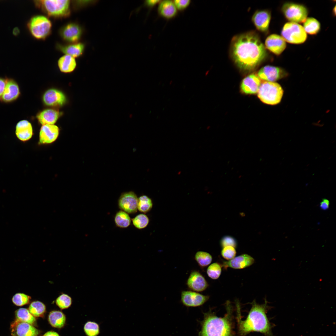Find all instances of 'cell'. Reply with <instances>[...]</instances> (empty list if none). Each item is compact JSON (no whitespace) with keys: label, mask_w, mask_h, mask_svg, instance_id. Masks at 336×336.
I'll return each instance as SVG.
<instances>
[{"label":"cell","mask_w":336,"mask_h":336,"mask_svg":"<svg viewBox=\"0 0 336 336\" xmlns=\"http://www.w3.org/2000/svg\"><path fill=\"white\" fill-rule=\"evenodd\" d=\"M231 57L240 68L253 69L266 57V48L255 32L250 31L235 36L230 48Z\"/></svg>","instance_id":"cell-1"},{"label":"cell","mask_w":336,"mask_h":336,"mask_svg":"<svg viewBox=\"0 0 336 336\" xmlns=\"http://www.w3.org/2000/svg\"><path fill=\"white\" fill-rule=\"evenodd\" d=\"M236 319L239 334L245 336L252 332H258L266 336H273L272 326L267 316L269 307L265 299L264 303L258 304L254 300L251 303V307L244 320L241 318L240 306L238 301H236Z\"/></svg>","instance_id":"cell-2"},{"label":"cell","mask_w":336,"mask_h":336,"mask_svg":"<svg viewBox=\"0 0 336 336\" xmlns=\"http://www.w3.org/2000/svg\"><path fill=\"white\" fill-rule=\"evenodd\" d=\"M226 313L218 317L211 310L204 313L198 336H236L233 330V307L230 301L225 303Z\"/></svg>","instance_id":"cell-3"},{"label":"cell","mask_w":336,"mask_h":336,"mask_svg":"<svg viewBox=\"0 0 336 336\" xmlns=\"http://www.w3.org/2000/svg\"><path fill=\"white\" fill-rule=\"evenodd\" d=\"M34 2L36 7L49 17L62 18L70 15V0H38Z\"/></svg>","instance_id":"cell-4"},{"label":"cell","mask_w":336,"mask_h":336,"mask_svg":"<svg viewBox=\"0 0 336 336\" xmlns=\"http://www.w3.org/2000/svg\"><path fill=\"white\" fill-rule=\"evenodd\" d=\"M27 28L35 39L43 40L46 39L52 30V23L46 16L37 15L31 17L27 23Z\"/></svg>","instance_id":"cell-5"},{"label":"cell","mask_w":336,"mask_h":336,"mask_svg":"<svg viewBox=\"0 0 336 336\" xmlns=\"http://www.w3.org/2000/svg\"><path fill=\"white\" fill-rule=\"evenodd\" d=\"M257 93L258 97L262 102L268 105H275L280 102L283 91L278 83L265 81L261 83Z\"/></svg>","instance_id":"cell-6"},{"label":"cell","mask_w":336,"mask_h":336,"mask_svg":"<svg viewBox=\"0 0 336 336\" xmlns=\"http://www.w3.org/2000/svg\"><path fill=\"white\" fill-rule=\"evenodd\" d=\"M282 37L286 41L298 44L304 42L307 35L303 27L298 23L289 22L283 26L281 31Z\"/></svg>","instance_id":"cell-7"},{"label":"cell","mask_w":336,"mask_h":336,"mask_svg":"<svg viewBox=\"0 0 336 336\" xmlns=\"http://www.w3.org/2000/svg\"><path fill=\"white\" fill-rule=\"evenodd\" d=\"M281 10L288 20L297 23L304 22L308 14L307 9L305 6L294 2L284 3Z\"/></svg>","instance_id":"cell-8"},{"label":"cell","mask_w":336,"mask_h":336,"mask_svg":"<svg viewBox=\"0 0 336 336\" xmlns=\"http://www.w3.org/2000/svg\"><path fill=\"white\" fill-rule=\"evenodd\" d=\"M83 32L82 27L74 22L68 23L60 27L58 31L60 37L68 43L79 42Z\"/></svg>","instance_id":"cell-9"},{"label":"cell","mask_w":336,"mask_h":336,"mask_svg":"<svg viewBox=\"0 0 336 336\" xmlns=\"http://www.w3.org/2000/svg\"><path fill=\"white\" fill-rule=\"evenodd\" d=\"M209 296L205 295L192 291H183L181 293V301L184 306L188 307L201 306L209 299Z\"/></svg>","instance_id":"cell-10"},{"label":"cell","mask_w":336,"mask_h":336,"mask_svg":"<svg viewBox=\"0 0 336 336\" xmlns=\"http://www.w3.org/2000/svg\"><path fill=\"white\" fill-rule=\"evenodd\" d=\"M138 198L133 191L124 192L118 200L119 208L127 213L133 214L137 212Z\"/></svg>","instance_id":"cell-11"},{"label":"cell","mask_w":336,"mask_h":336,"mask_svg":"<svg viewBox=\"0 0 336 336\" xmlns=\"http://www.w3.org/2000/svg\"><path fill=\"white\" fill-rule=\"evenodd\" d=\"M287 75L286 72L282 68L270 65H266L259 71L257 75L260 79L266 81L274 82Z\"/></svg>","instance_id":"cell-12"},{"label":"cell","mask_w":336,"mask_h":336,"mask_svg":"<svg viewBox=\"0 0 336 336\" xmlns=\"http://www.w3.org/2000/svg\"><path fill=\"white\" fill-rule=\"evenodd\" d=\"M186 284L190 290L197 292H203L209 286L208 283L204 276L196 270L191 272Z\"/></svg>","instance_id":"cell-13"},{"label":"cell","mask_w":336,"mask_h":336,"mask_svg":"<svg viewBox=\"0 0 336 336\" xmlns=\"http://www.w3.org/2000/svg\"><path fill=\"white\" fill-rule=\"evenodd\" d=\"M271 19L270 12L266 10L256 11L252 17V21L257 30L267 33L268 30Z\"/></svg>","instance_id":"cell-14"},{"label":"cell","mask_w":336,"mask_h":336,"mask_svg":"<svg viewBox=\"0 0 336 336\" xmlns=\"http://www.w3.org/2000/svg\"><path fill=\"white\" fill-rule=\"evenodd\" d=\"M254 262V259L247 254H243L232 259L223 261L221 265L224 269L228 268L235 269H242L252 265Z\"/></svg>","instance_id":"cell-15"},{"label":"cell","mask_w":336,"mask_h":336,"mask_svg":"<svg viewBox=\"0 0 336 336\" xmlns=\"http://www.w3.org/2000/svg\"><path fill=\"white\" fill-rule=\"evenodd\" d=\"M265 48L276 55H279L286 47V41L281 36L272 34L269 35L265 42Z\"/></svg>","instance_id":"cell-16"},{"label":"cell","mask_w":336,"mask_h":336,"mask_svg":"<svg viewBox=\"0 0 336 336\" xmlns=\"http://www.w3.org/2000/svg\"><path fill=\"white\" fill-rule=\"evenodd\" d=\"M57 50L65 54L74 58H78L83 54L85 48V44L78 42L73 43L63 44L57 43L56 44Z\"/></svg>","instance_id":"cell-17"},{"label":"cell","mask_w":336,"mask_h":336,"mask_svg":"<svg viewBox=\"0 0 336 336\" xmlns=\"http://www.w3.org/2000/svg\"><path fill=\"white\" fill-rule=\"evenodd\" d=\"M59 128L54 124H45L40 128L39 141L41 144H49L55 141L59 134Z\"/></svg>","instance_id":"cell-18"},{"label":"cell","mask_w":336,"mask_h":336,"mask_svg":"<svg viewBox=\"0 0 336 336\" xmlns=\"http://www.w3.org/2000/svg\"><path fill=\"white\" fill-rule=\"evenodd\" d=\"M261 83L260 78L257 75L251 74L242 80L240 85L241 89L245 94H255L258 92Z\"/></svg>","instance_id":"cell-19"},{"label":"cell","mask_w":336,"mask_h":336,"mask_svg":"<svg viewBox=\"0 0 336 336\" xmlns=\"http://www.w3.org/2000/svg\"><path fill=\"white\" fill-rule=\"evenodd\" d=\"M43 100L46 105L56 106L62 105L66 102V98L64 94L60 91L51 89L44 93Z\"/></svg>","instance_id":"cell-20"},{"label":"cell","mask_w":336,"mask_h":336,"mask_svg":"<svg viewBox=\"0 0 336 336\" xmlns=\"http://www.w3.org/2000/svg\"><path fill=\"white\" fill-rule=\"evenodd\" d=\"M20 94L17 83L13 79H7L5 88L0 100L5 103H10L17 99Z\"/></svg>","instance_id":"cell-21"},{"label":"cell","mask_w":336,"mask_h":336,"mask_svg":"<svg viewBox=\"0 0 336 336\" xmlns=\"http://www.w3.org/2000/svg\"><path fill=\"white\" fill-rule=\"evenodd\" d=\"M15 133L17 138L22 142L30 139L33 134L31 124L26 120L19 121L16 127Z\"/></svg>","instance_id":"cell-22"},{"label":"cell","mask_w":336,"mask_h":336,"mask_svg":"<svg viewBox=\"0 0 336 336\" xmlns=\"http://www.w3.org/2000/svg\"><path fill=\"white\" fill-rule=\"evenodd\" d=\"M12 328L17 336H36L39 331L29 324L16 320Z\"/></svg>","instance_id":"cell-23"},{"label":"cell","mask_w":336,"mask_h":336,"mask_svg":"<svg viewBox=\"0 0 336 336\" xmlns=\"http://www.w3.org/2000/svg\"><path fill=\"white\" fill-rule=\"evenodd\" d=\"M159 3L158 11L161 16L167 19H170L176 15L177 9L173 1L165 0L161 1Z\"/></svg>","instance_id":"cell-24"},{"label":"cell","mask_w":336,"mask_h":336,"mask_svg":"<svg viewBox=\"0 0 336 336\" xmlns=\"http://www.w3.org/2000/svg\"><path fill=\"white\" fill-rule=\"evenodd\" d=\"M60 115L59 112L53 109H47L43 110L37 116L40 123L43 125L54 124Z\"/></svg>","instance_id":"cell-25"},{"label":"cell","mask_w":336,"mask_h":336,"mask_svg":"<svg viewBox=\"0 0 336 336\" xmlns=\"http://www.w3.org/2000/svg\"><path fill=\"white\" fill-rule=\"evenodd\" d=\"M58 67L60 71L64 73H69L75 69L77 63L75 58L68 55H64L58 59Z\"/></svg>","instance_id":"cell-26"},{"label":"cell","mask_w":336,"mask_h":336,"mask_svg":"<svg viewBox=\"0 0 336 336\" xmlns=\"http://www.w3.org/2000/svg\"><path fill=\"white\" fill-rule=\"evenodd\" d=\"M66 316L61 311L54 310L50 312L48 316V321L53 327L60 328L63 327L66 322Z\"/></svg>","instance_id":"cell-27"},{"label":"cell","mask_w":336,"mask_h":336,"mask_svg":"<svg viewBox=\"0 0 336 336\" xmlns=\"http://www.w3.org/2000/svg\"><path fill=\"white\" fill-rule=\"evenodd\" d=\"M320 24L315 18L310 17L306 19L304 22L303 28L307 33L311 35L317 34L320 29Z\"/></svg>","instance_id":"cell-28"},{"label":"cell","mask_w":336,"mask_h":336,"mask_svg":"<svg viewBox=\"0 0 336 336\" xmlns=\"http://www.w3.org/2000/svg\"><path fill=\"white\" fill-rule=\"evenodd\" d=\"M16 320L21 322L31 324H34L36 322V319L29 312L28 310L25 308H20L16 312Z\"/></svg>","instance_id":"cell-29"},{"label":"cell","mask_w":336,"mask_h":336,"mask_svg":"<svg viewBox=\"0 0 336 336\" xmlns=\"http://www.w3.org/2000/svg\"><path fill=\"white\" fill-rule=\"evenodd\" d=\"M114 222L118 227L125 228L130 225L131 219L127 213L120 210L118 212L115 216Z\"/></svg>","instance_id":"cell-30"},{"label":"cell","mask_w":336,"mask_h":336,"mask_svg":"<svg viewBox=\"0 0 336 336\" xmlns=\"http://www.w3.org/2000/svg\"><path fill=\"white\" fill-rule=\"evenodd\" d=\"M194 259L199 266L203 268L211 264L212 258V256L207 252L198 251L194 255Z\"/></svg>","instance_id":"cell-31"},{"label":"cell","mask_w":336,"mask_h":336,"mask_svg":"<svg viewBox=\"0 0 336 336\" xmlns=\"http://www.w3.org/2000/svg\"><path fill=\"white\" fill-rule=\"evenodd\" d=\"M153 203L152 199L146 195L140 196L138 198L137 208L140 212L146 213L152 209Z\"/></svg>","instance_id":"cell-32"},{"label":"cell","mask_w":336,"mask_h":336,"mask_svg":"<svg viewBox=\"0 0 336 336\" xmlns=\"http://www.w3.org/2000/svg\"><path fill=\"white\" fill-rule=\"evenodd\" d=\"M28 310L35 317H42L45 311L46 307L42 302L39 301H34L30 305Z\"/></svg>","instance_id":"cell-33"},{"label":"cell","mask_w":336,"mask_h":336,"mask_svg":"<svg viewBox=\"0 0 336 336\" xmlns=\"http://www.w3.org/2000/svg\"><path fill=\"white\" fill-rule=\"evenodd\" d=\"M221 264L217 262L211 264L207 268V273L209 277L216 280L219 278L222 273Z\"/></svg>","instance_id":"cell-34"},{"label":"cell","mask_w":336,"mask_h":336,"mask_svg":"<svg viewBox=\"0 0 336 336\" xmlns=\"http://www.w3.org/2000/svg\"><path fill=\"white\" fill-rule=\"evenodd\" d=\"M133 223L134 226L139 229H143L148 225L149 220L148 217L145 214H140L132 219Z\"/></svg>","instance_id":"cell-35"},{"label":"cell","mask_w":336,"mask_h":336,"mask_svg":"<svg viewBox=\"0 0 336 336\" xmlns=\"http://www.w3.org/2000/svg\"><path fill=\"white\" fill-rule=\"evenodd\" d=\"M84 331L87 336H96L100 333L99 325L97 323L92 321H88L84 325Z\"/></svg>","instance_id":"cell-36"},{"label":"cell","mask_w":336,"mask_h":336,"mask_svg":"<svg viewBox=\"0 0 336 336\" xmlns=\"http://www.w3.org/2000/svg\"><path fill=\"white\" fill-rule=\"evenodd\" d=\"M31 298L25 294L18 293L15 294L12 298L13 303L18 306H21L28 303Z\"/></svg>","instance_id":"cell-37"},{"label":"cell","mask_w":336,"mask_h":336,"mask_svg":"<svg viewBox=\"0 0 336 336\" xmlns=\"http://www.w3.org/2000/svg\"><path fill=\"white\" fill-rule=\"evenodd\" d=\"M57 305L61 309L68 308L71 305L72 299L67 295L63 294L57 298L56 301Z\"/></svg>","instance_id":"cell-38"},{"label":"cell","mask_w":336,"mask_h":336,"mask_svg":"<svg viewBox=\"0 0 336 336\" xmlns=\"http://www.w3.org/2000/svg\"><path fill=\"white\" fill-rule=\"evenodd\" d=\"M236 254L235 248L231 246H227L223 248L221 254L224 259L229 260L234 258Z\"/></svg>","instance_id":"cell-39"},{"label":"cell","mask_w":336,"mask_h":336,"mask_svg":"<svg viewBox=\"0 0 336 336\" xmlns=\"http://www.w3.org/2000/svg\"><path fill=\"white\" fill-rule=\"evenodd\" d=\"M220 245L222 248L227 246H231L236 248L237 245V243L236 240L233 237L226 236L221 239Z\"/></svg>","instance_id":"cell-40"},{"label":"cell","mask_w":336,"mask_h":336,"mask_svg":"<svg viewBox=\"0 0 336 336\" xmlns=\"http://www.w3.org/2000/svg\"><path fill=\"white\" fill-rule=\"evenodd\" d=\"M190 0H175L174 2L177 10H183L186 8L190 3Z\"/></svg>","instance_id":"cell-41"},{"label":"cell","mask_w":336,"mask_h":336,"mask_svg":"<svg viewBox=\"0 0 336 336\" xmlns=\"http://www.w3.org/2000/svg\"><path fill=\"white\" fill-rule=\"evenodd\" d=\"M92 1L76 0L72 1V5L74 9H79L92 3Z\"/></svg>","instance_id":"cell-42"},{"label":"cell","mask_w":336,"mask_h":336,"mask_svg":"<svg viewBox=\"0 0 336 336\" xmlns=\"http://www.w3.org/2000/svg\"><path fill=\"white\" fill-rule=\"evenodd\" d=\"M7 79L0 77V99L3 93L7 82Z\"/></svg>","instance_id":"cell-43"},{"label":"cell","mask_w":336,"mask_h":336,"mask_svg":"<svg viewBox=\"0 0 336 336\" xmlns=\"http://www.w3.org/2000/svg\"><path fill=\"white\" fill-rule=\"evenodd\" d=\"M329 201L326 199H323L320 203V207L324 210L328 209L329 206Z\"/></svg>","instance_id":"cell-44"},{"label":"cell","mask_w":336,"mask_h":336,"mask_svg":"<svg viewBox=\"0 0 336 336\" xmlns=\"http://www.w3.org/2000/svg\"><path fill=\"white\" fill-rule=\"evenodd\" d=\"M161 1L158 0H149L146 1L145 3L147 6L152 7L159 3Z\"/></svg>","instance_id":"cell-45"},{"label":"cell","mask_w":336,"mask_h":336,"mask_svg":"<svg viewBox=\"0 0 336 336\" xmlns=\"http://www.w3.org/2000/svg\"><path fill=\"white\" fill-rule=\"evenodd\" d=\"M43 336H59L57 332L54 331H49L45 333Z\"/></svg>","instance_id":"cell-46"},{"label":"cell","mask_w":336,"mask_h":336,"mask_svg":"<svg viewBox=\"0 0 336 336\" xmlns=\"http://www.w3.org/2000/svg\"><path fill=\"white\" fill-rule=\"evenodd\" d=\"M333 12L334 13V15L335 16V14H336V6H335L333 8Z\"/></svg>","instance_id":"cell-47"},{"label":"cell","mask_w":336,"mask_h":336,"mask_svg":"<svg viewBox=\"0 0 336 336\" xmlns=\"http://www.w3.org/2000/svg\"><path fill=\"white\" fill-rule=\"evenodd\" d=\"M172 82H173L172 81V80L170 81V85L172 83Z\"/></svg>","instance_id":"cell-48"}]
</instances>
